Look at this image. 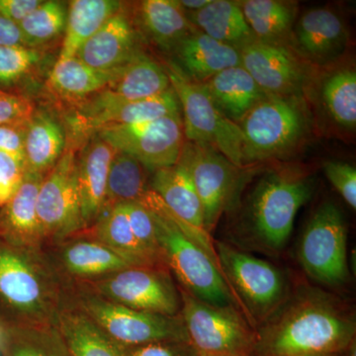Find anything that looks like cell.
I'll use <instances>...</instances> for the list:
<instances>
[{"instance_id": "d4e9b609", "label": "cell", "mask_w": 356, "mask_h": 356, "mask_svg": "<svg viewBox=\"0 0 356 356\" xmlns=\"http://www.w3.org/2000/svg\"><path fill=\"white\" fill-rule=\"evenodd\" d=\"M139 17L149 38L165 51L175 50L195 29L175 0H145L139 6Z\"/></svg>"}, {"instance_id": "d590c367", "label": "cell", "mask_w": 356, "mask_h": 356, "mask_svg": "<svg viewBox=\"0 0 356 356\" xmlns=\"http://www.w3.org/2000/svg\"><path fill=\"white\" fill-rule=\"evenodd\" d=\"M323 102L337 125L355 130L356 126V74L355 70H337L325 79Z\"/></svg>"}, {"instance_id": "8fae6325", "label": "cell", "mask_w": 356, "mask_h": 356, "mask_svg": "<svg viewBox=\"0 0 356 356\" xmlns=\"http://www.w3.org/2000/svg\"><path fill=\"white\" fill-rule=\"evenodd\" d=\"M218 261L243 301L257 318H268L285 294L282 274L273 264L219 243Z\"/></svg>"}, {"instance_id": "ffe728a7", "label": "cell", "mask_w": 356, "mask_h": 356, "mask_svg": "<svg viewBox=\"0 0 356 356\" xmlns=\"http://www.w3.org/2000/svg\"><path fill=\"white\" fill-rule=\"evenodd\" d=\"M116 149L99 137L76 159L77 186L84 227L99 219L105 210L109 168Z\"/></svg>"}, {"instance_id": "5bb4252c", "label": "cell", "mask_w": 356, "mask_h": 356, "mask_svg": "<svg viewBox=\"0 0 356 356\" xmlns=\"http://www.w3.org/2000/svg\"><path fill=\"white\" fill-rule=\"evenodd\" d=\"M242 65L269 95L301 97L308 70L284 44L255 41L242 49Z\"/></svg>"}, {"instance_id": "8992f818", "label": "cell", "mask_w": 356, "mask_h": 356, "mask_svg": "<svg viewBox=\"0 0 356 356\" xmlns=\"http://www.w3.org/2000/svg\"><path fill=\"white\" fill-rule=\"evenodd\" d=\"M180 297L189 341L201 355H254L257 332L235 307L211 305L185 290Z\"/></svg>"}, {"instance_id": "e0dca14e", "label": "cell", "mask_w": 356, "mask_h": 356, "mask_svg": "<svg viewBox=\"0 0 356 356\" xmlns=\"http://www.w3.org/2000/svg\"><path fill=\"white\" fill-rule=\"evenodd\" d=\"M140 54L132 22L120 9L83 44L76 58L93 69L111 70Z\"/></svg>"}, {"instance_id": "c3c4849f", "label": "cell", "mask_w": 356, "mask_h": 356, "mask_svg": "<svg viewBox=\"0 0 356 356\" xmlns=\"http://www.w3.org/2000/svg\"><path fill=\"white\" fill-rule=\"evenodd\" d=\"M4 332L2 327H0V348H1L2 341H3Z\"/></svg>"}, {"instance_id": "1f68e13d", "label": "cell", "mask_w": 356, "mask_h": 356, "mask_svg": "<svg viewBox=\"0 0 356 356\" xmlns=\"http://www.w3.org/2000/svg\"><path fill=\"white\" fill-rule=\"evenodd\" d=\"M96 235L103 245L120 254L134 267H154L156 264L136 240L123 203L110 208L106 215L100 218Z\"/></svg>"}, {"instance_id": "f546056e", "label": "cell", "mask_w": 356, "mask_h": 356, "mask_svg": "<svg viewBox=\"0 0 356 356\" xmlns=\"http://www.w3.org/2000/svg\"><path fill=\"white\" fill-rule=\"evenodd\" d=\"M238 4L257 41L283 44L291 32L297 14L295 2L245 0L238 1Z\"/></svg>"}, {"instance_id": "f6af8a7d", "label": "cell", "mask_w": 356, "mask_h": 356, "mask_svg": "<svg viewBox=\"0 0 356 356\" xmlns=\"http://www.w3.org/2000/svg\"><path fill=\"white\" fill-rule=\"evenodd\" d=\"M41 3V0H0V15L19 24Z\"/></svg>"}, {"instance_id": "9c48e42d", "label": "cell", "mask_w": 356, "mask_h": 356, "mask_svg": "<svg viewBox=\"0 0 356 356\" xmlns=\"http://www.w3.org/2000/svg\"><path fill=\"white\" fill-rule=\"evenodd\" d=\"M84 313L123 348L159 343L191 341L181 314L163 316L134 310L99 297L83 300Z\"/></svg>"}, {"instance_id": "7a4b0ae2", "label": "cell", "mask_w": 356, "mask_h": 356, "mask_svg": "<svg viewBox=\"0 0 356 356\" xmlns=\"http://www.w3.org/2000/svg\"><path fill=\"white\" fill-rule=\"evenodd\" d=\"M139 203L151 212L161 259L172 267L185 291L211 305L235 306L216 259L187 236L161 198L149 189Z\"/></svg>"}, {"instance_id": "ee69618b", "label": "cell", "mask_w": 356, "mask_h": 356, "mask_svg": "<svg viewBox=\"0 0 356 356\" xmlns=\"http://www.w3.org/2000/svg\"><path fill=\"white\" fill-rule=\"evenodd\" d=\"M27 124L0 126V153L8 154L24 165V138Z\"/></svg>"}, {"instance_id": "484cf974", "label": "cell", "mask_w": 356, "mask_h": 356, "mask_svg": "<svg viewBox=\"0 0 356 356\" xmlns=\"http://www.w3.org/2000/svg\"><path fill=\"white\" fill-rule=\"evenodd\" d=\"M170 88L165 67L140 54L119 67L104 90L121 99L142 100L163 95Z\"/></svg>"}, {"instance_id": "9a60e30c", "label": "cell", "mask_w": 356, "mask_h": 356, "mask_svg": "<svg viewBox=\"0 0 356 356\" xmlns=\"http://www.w3.org/2000/svg\"><path fill=\"white\" fill-rule=\"evenodd\" d=\"M152 191L172 213L189 238L215 257L209 234L204 229L202 204L186 166L179 161L177 165L154 172Z\"/></svg>"}, {"instance_id": "f1b7e54d", "label": "cell", "mask_w": 356, "mask_h": 356, "mask_svg": "<svg viewBox=\"0 0 356 356\" xmlns=\"http://www.w3.org/2000/svg\"><path fill=\"white\" fill-rule=\"evenodd\" d=\"M64 151V134L57 122L44 114L33 115L24 138L26 172L46 175Z\"/></svg>"}, {"instance_id": "44dd1931", "label": "cell", "mask_w": 356, "mask_h": 356, "mask_svg": "<svg viewBox=\"0 0 356 356\" xmlns=\"http://www.w3.org/2000/svg\"><path fill=\"white\" fill-rule=\"evenodd\" d=\"M178 67L191 81L205 83L229 67L242 65L241 51L194 29L177 49Z\"/></svg>"}, {"instance_id": "cb8c5ba5", "label": "cell", "mask_w": 356, "mask_h": 356, "mask_svg": "<svg viewBox=\"0 0 356 356\" xmlns=\"http://www.w3.org/2000/svg\"><path fill=\"white\" fill-rule=\"evenodd\" d=\"M186 13L199 31L236 50L241 51L257 41L238 1L211 0L200 10Z\"/></svg>"}, {"instance_id": "681fc988", "label": "cell", "mask_w": 356, "mask_h": 356, "mask_svg": "<svg viewBox=\"0 0 356 356\" xmlns=\"http://www.w3.org/2000/svg\"><path fill=\"white\" fill-rule=\"evenodd\" d=\"M343 355H332V356H343Z\"/></svg>"}, {"instance_id": "8d00e7d4", "label": "cell", "mask_w": 356, "mask_h": 356, "mask_svg": "<svg viewBox=\"0 0 356 356\" xmlns=\"http://www.w3.org/2000/svg\"><path fill=\"white\" fill-rule=\"evenodd\" d=\"M67 13L65 4L60 1H42L22 22L21 31L27 44L33 48L36 44L46 43L65 31Z\"/></svg>"}, {"instance_id": "d6986e66", "label": "cell", "mask_w": 356, "mask_h": 356, "mask_svg": "<svg viewBox=\"0 0 356 356\" xmlns=\"http://www.w3.org/2000/svg\"><path fill=\"white\" fill-rule=\"evenodd\" d=\"M44 175L26 172L18 191L0 211V238L14 248L32 247L43 236L37 198Z\"/></svg>"}, {"instance_id": "4dcf8cb0", "label": "cell", "mask_w": 356, "mask_h": 356, "mask_svg": "<svg viewBox=\"0 0 356 356\" xmlns=\"http://www.w3.org/2000/svg\"><path fill=\"white\" fill-rule=\"evenodd\" d=\"M118 70L93 69L76 57L58 60L51 72L50 86L65 97L83 98L106 89Z\"/></svg>"}, {"instance_id": "74e56055", "label": "cell", "mask_w": 356, "mask_h": 356, "mask_svg": "<svg viewBox=\"0 0 356 356\" xmlns=\"http://www.w3.org/2000/svg\"><path fill=\"white\" fill-rule=\"evenodd\" d=\"M38 60L39 54L33 48L0 46V86L17 83Z\"/></svg>"}, {"instance_id": "f35d334b", "label": "cell", "mask_w": 356, "mask_h": 356, "mask_svg": "<svg viewBox=\"0 0 356 356\" xmlns=\"http://www.w3.org/2000/svg\"><path fill=\"white\" fill-rule=\"evenodd\" d=\"M123 205L136 240L149 257L158 262L161 257L151 212L139 202L123 203Z\"/></svg>"}, {"instance_id": "5b68a950", "label": "cell", "mask_w": 356, "mask_h": 356, "mask_svg": "<svg viewBox=\"0 0 356 356\" xmlns=\"http://www.w3.org/2000/svg\"><path fill=\"white\" fill-rule=\"evenodd\" d=\"M310 178L297 172L270 173L255 187L248 208L254 236L269 250H280L291 236L300 208L311 198Z\"/></svg>"}, {"instance_id": "7dc6e473", "label": "cell", "mask_w": 356, "mask_h": 356, "mask_svg": "<svg viewBox=\"0 0 356 356\" xmlns=\"http://www.w3.org/2000/svg\"><path fill=\"white\" fill-rule=\"evenodd\" d=\"M211 0H180L178 3L187 13H195L208 6Z\"/></svg>"}, {"instance_id": "f907efd6", "label": "cell", "mask_w": 356, "mask_h": 356, "mask_svg": "<svg viewBox=\"0 0 356 356\" xmlns=\"http://www.w3.org/2000/svg\"><path fill=\"white\" fill-rule=\"evenodd\" d=\"M201 356H208V355H201Z\"/></svg>"}, {"instance_id": "6da1fadb", "label": "cell", "mask_w": 356, "mask_h": 356, "mask_svg": "<svg viewBox=\"0 0 356 356\" xmlns=\"http://www.w3.org/2000/svg\"><path fill=\"white\" fill-rule=\"evenodd\" d=\"M355 322L321 292L296 297L257 332L252 356H332L355 344Z\"/></svg>"}, {"instance_id": "603a6c76", "label": "cell", "mask_w": 356, "mask_h": 356, "mask_svg": "<svg viewBox=\"0 0 356 356\" xmlns=\"http://www.w3.org/2000/svg\"><path fill=\"white\" fill-rule=\"evenodd\" d=\"M346 25L341 16L327 7L307 11L296 27V41L312 60L324 62L336 57L346 47Z\"/></svg>"}, {"instance_id": "ac0fdd59", "label": "cell", "mask_w": 356, "mask_h": 356, "mask_svg": "<svg viewBox=\"0 0 356 356\" xmlns=\"http://www.w3.org/2000/svg\"><path fill=\"white\" fill-rule=\"evenodd\" d=\"M0 296L15 310L36 315L46 307V294L34 267L17 248L0 245Z\"/></svg>"}, {"instance_id": "83f0119b", "label": "cell", "mask_w": 356, "mask_h": 356, "mask_svg": "<svg viewBox=\"0 0 356 356\" xmlns=\"http://www.w3.org/2000/svg\"><path fill=\"white\" fill-rule=\"evenodd\" d=\"M58 330L69 356H125L123 346L86 313L63 314Z\"/></svg>"}, {"instance_id": "7bdbcfd3", "label": "cell", "mask_w": 356, "mask_h": 356, "mask_svg": "<svg viewBox=\"0 0 356 356\" xmlns=\"http://www.w3.org/2000/svg\"><path fill=\"white\" fill-rule=\"evenodd\" d=\"M124 350L125 356H201L191 341H159Z\"/></svg>"}, {"instance_id": "4316f807", "label": "cell", "mask_w": 356, "mask_h": 356, "mask_svg": "<svg viewBox=\"0 0 356 356\" xmlns=\"http://www.w3.org/2000/svg\"><path fill=\"white\" fill-rule=\"evenodd\" d=\"M114 0H74L70 2L65 38L58 60L76 57L77 51L121 9Z\"/></svg>"}, {"instance_id": "30bf717a", "label": "cell", "mask_w": 356, "mask_h": 356, "mask_svg": "<svg viewBox=\"0 0 356 356\" xmlns=\"http://www.w3.org/2000/svg\"><path fill=\"white\" fill-rule=\"evenodd\" d=\"M76 159L72 147L65 149L42 179L37 211L43 236L63 238L84 227L77 186Z\"/></svg>"}, {"instance_id": "3957f363", "label": "cell", "mask_w": 356, "mask_h": 356, "mask_svg": "<svg viewBox=\"0 0 356 356\" xmlns=\"http://www.w3.org/2000/svg\"><path fill=\"white\" fill-rule=\"evenodd\" d=\"M238 126L245 165L291 153L305 139L310 124L301 97L268 95Z\"/></svg>"}, {"instance_id": "ab89813d", "label": "cell", "mask_w": 356, "mask_h": 356, "mask_svg": "<svg viewBox=\"0 0 356 356\" xmlns=\"http://www.w3.org/2000/svg\"><path fill=\"white\" fill-rule=\"evenodd\" d=\"M324 172L327 180L339 191L348 205L356 209V170L344 161H329L324 163Z\"/></svg>"}, {"instance_id": "60d3db41", "label": "cell", "mask_w": 356, "mask_h": 356, "mask_svg": "<svg viewBox=\"0 0 356 356\" xmlns=\"http://www.w3.org/2000/svg\"><path fill=\"white\" fill-rule=\"evenodd\" d=\"M34 115L31 102L0 89V126L27 124Z\"/></svg>"}, {"instance_id": "7c38bea8", "label": "cell", "mask_w": 356, "mask_h": 356, "mask_svg": "<svg viewBox=\"0 0 356 356\" xmlns=\"http://www.w3.org/2000/svg\"><path fill=\"white\" fill-rule=\"evenodd\" d=\"M179 161L191 173L202 204L204 229L210 234L233 197L241 168L213 147L192 143L184 145Z\"/></svg>"}, {"instance_id": "bcb514c9", "label": "cell", "mask_w": 356, "mask_h": 356, "mask_svg": "<svg viewBox=\"0 0 356 356\" xmlns=\"http://www.w3.org/2000/svg\"><path fill=\"white\" fill-rule=\"evenodd\" d=\"M0 46L27 47L19 24L1 15H0Z\"/></svg>"}, {"instance_id": "e575fe53", "label": "cell", "mask_w": 356, "mask_h": 356, "mask_svg": "<svg viewBox=\"0 0 356 356\" xmlns=\"http://www.w3.org/2000/svg\"><path fill=\"white\" fill-rule=\"evenodd\" d=\"M64 261L70 273L81 276L116 273L134 267L103 243L90 242L70 245L65 250Z\"/></svg>"}, {"instance_id": "2e32d148", "label": "cell", "mask_w": 356, "mask_h": 356, "mask_svg": "<svg viewBox=\"0 0 356 356\" xmlns=\"http://www.w3.org/2000/svg\"><path fill=\"white\" fill-rule=\"evenodd\" d=\"M181 114L172 88L163 95L142 100H125L100 91L83 106L81 117L86 128L98 131L111 125H131Z\"/></svg>"}, {"instance_id": "52a82bcc", "label": "cell", "mask_w": 356, "mask_h": 356, "mask_svg": "<svg viewBox=\"0 0 356 356\" xmlns=\"http://www.w3.org/2000/svg\"><path fill=\"white\" fill-rule=\"evenodd\" d=\"M346 238V225L339 208L332 202L318 206L300 243V261L306 273L325 285L346 283L350 277Z\"/></svg>"}, {"instance_id": "d6a6232c", "label": "cell", "mask_w": 356, "mask_h": 356, "mask_svg": "<svg viewBox=\"0 0 356 356\" xmlns=\"http://www.w3.org/2000/svg\"><path fill=\"white\" fill-rule=\"evenodd\" d=\"M146 172L137 159L116 149L109 168L105 210L117 204L140 202L149 191Z\"/></svg>"}, {"instance_id": "ba28073f", "label": "cell", "mask_w": 356, "mask_h": 356, "mask_svg": "<svg viewBox=\"0 0 356 356\" xmlns=\"http://www.w3.org/2000/svg\"><path fill=\"white\" fill-rule=\"evenodd\" d=\"M97 132L100 139L133 156L152 172L177 165L185 145L181 114L131 125L106 126Z\"/></svg>"}, {"instance_id": "b9f144b4", "label": "cell", "mask_w": 356, "mask_h": 356, "mask_svg": "<svg viewBox=\"0 0 356 356\" xmlns=\"http://www.w3.org/2000/svg\"><path fill=\"white\" fill-rule=\"evenodd\" d=\"M25 175L24 163L8 154L0 153V208L13 198Z\"/></svg>"}, {"instance_id": "4fadbf2b", "label": "cell", "mask_w": 356, "mask_h": 356, "mask_svg": "<svg viewBox=\"0 0 356 356\" xmlns=\"http://www.w3.org/2000/svg\"><path fill=\"white\" fill-rule=\"evenodd\" d=\"M107 300L134 310L177 316L181 297L168 274L153 267H131L98 285Z\"/></svg>"}, {"instance_id": "836d02e7", "label": "cell", "mask_w": 356, "mask_h": 356, "mask_svg": "<svg viewBox=\"0 0 356 356\" xmlns=\"http://www.w3.org/2000/svg\"><path fill=\"white\" fill-rule=\"evenodd\" d=\"M0 348L3 356H69L58 330L44 325L9 330Z\"/></svg>"}, {"instance_id": "277c9868", "label": "cell", "mask_w": 356, "mask_h": 356, "mask_svg": "<svg viewBox=\"0 0 356 356\" xmlns=\"http://www.w3.org/2000/svg\"><path fill=\"white\" fill-rule=\"evenodd\" d=\"M184 113L185 139L199 146L213 147L242 168L243 134L240 126L220 112L204 83L191 81L177 65L165 67Z\"/></svg>"}, {"instance_id": "7402d4cb", "label": "cell", "mask_w": 356, "mask_h": 356, "mask_svg": "<svg viewBox=\"0 0 356 356\" xmlns=\"http://www.w3.org/2000/svg\"><path fill=\"white\" fill-rule=\"evenodd\" d=\"M204 86L220 112L238 125L257 103L269 95L243 65L222 70Z\"/></svg>"}]
</instances>
